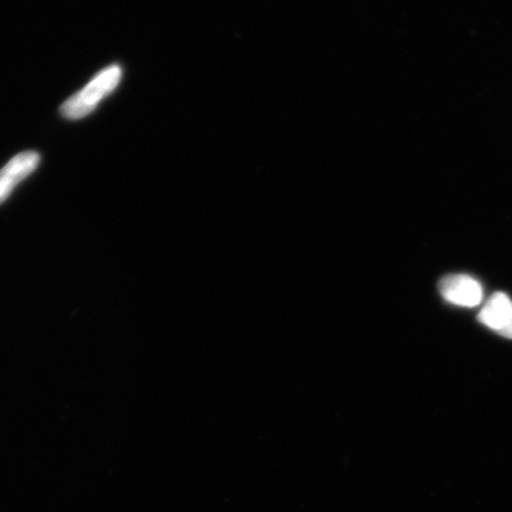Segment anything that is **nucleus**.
<instances>
[{
  "instance_id": "1",
  "label": "nucleus",
  "mask_w": 512,
  "mask_h": 512,
  "mask_svg": "<svg viewBox=\"0 0 512 512\" xmlns=\"http://www.w3.org/2000/svg\"><path fill=\"white\" fill-rule=\"evenodd\" d=\"M123 70L119 64H111L94 76L86 87L64 101L60 113L69 120H79L89 116L99 106L100 101L110 96L119 86Z\"/></svg>"
},
{
  "instance_id": "4",
  "label": "nucleus",
  "mask_w": 512,
  "mask_h": 512,
  "mask_svg": "<svg viewBox=\"0 0 512 512\" xmlns=\"http://www.w3.org/2000/svg\"><path fill=\"white\" fill-rule=\"evenodd\" d=\"M478 320L503 338L512 339L511 299L505 293H494L481 309Z\"/></svg>"
},
{
  "instance_id": "2",
  "label": "nucleus",
  "mask_w": 512,
  "mask_h": 512,
  "mask_svg": "<svg viewBox=\"0 0 512 512\" xmlns=\"http://www.w3.org/2000/svg\"><path fill=\"white\" fill-rule=\"evenodd\" d=\"M441 296L448 303L474 308L483 301V288L476 279L467 275H450L441 279L439 285Z\"/></svg>"
},
{
  "instance_id": "3",
  "label": "nucleus",
  "mask_w": 512,
  "mask_h": 512,
  "mask_svg": "<svg viewBox=\"0 0 512 512\" xmlns=\"http://www.w3.org/2000/svg\"><path fill=\"white\" fill-rule=\"evenodd\" d=\"M40 163L39 154L35 151H25L18 156L13 157L5 167L0 170V204H3L13 190L23 180L35 173L37 165Z\"/></svg>"
}]
</instances>
